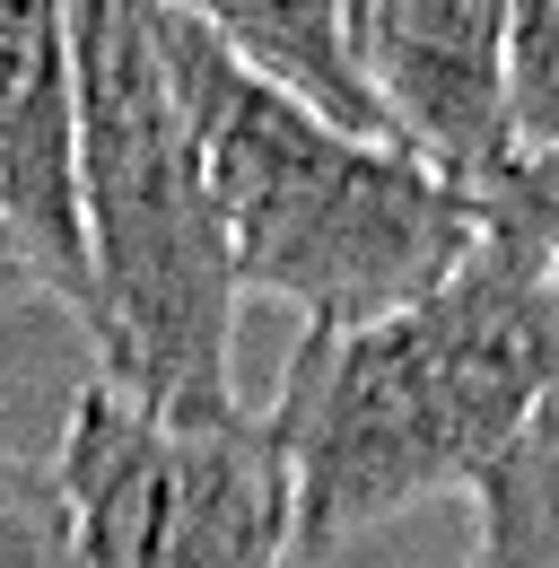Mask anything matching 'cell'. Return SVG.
Wrapping results in <instances>:
<instances>
[{
    "mask_svg": "<svg viewBox=\"0 0 559 568\" xmlns=\"http://www.w3.org/2000/svg\"><path fill=\"white\" fill-rule=\"evenodd\" d=\"M542 412H559V281L481 219V245L437 297L358 333H297L263 412L297 551H333L428 498H472Z\"/></svg>",
    "mask_w": 559,
    "mask_h": 568,
    "instance_id": "1",
    "label": "cell"
},
{
    "mask_svg": "<svg viewBox=\"0 0 559 568\" xmlns=\"http://www.w3.org/2000/svg\"><path fill=\"white\" fill-rule=\"evenodd\" d=\"M157 44L193 114L245 297L288 306L306 333H358L464 272V254L481 245V193L446 184L403 141L315 114L175 9H157Z\"/></svg>",
    "mask_w": 559,
    "mask_h": 568,
    "instance_id": "2",
    "label": "cell"
},
{
    "mask_svg": "<svg viewBox=\"0 0 559 568\" xmlns=\"http://www.w3.org/2000/svg\"><path fill=\"white\" fill-rule=\"evenodd\" d=\"M70 184L96 288V376L166 420L236 412V263L210 202L193 114L149 0H79L70 36Z\"/></svg>",
    "mask_w": 559,
    "mask_h": 568,
    "instance_id": "3",
    "label": "cell"
},
{
    "mask_svg": "<svg viewBox=\"0 0 559 568\" xmlns=\"http://www.w3.org/2000/svg\"><path fill=\"white\" fill-rule=\"evenodd\" d=\"M53 490L70 568H288L297 498L272 420H166L123 385L88 376L70 394Z\"/></svg>",
    "mask_w": 559,
    "mask_h": 568,
    "instance_id": "4",
    "label": "cell"
},
{
    "mask_svg": "<svg viewBox=\"0 0 559 568\" xmlns=\"http://www.w3.org/2000/svg\"><path fill=\"white\" fill-rule=\"evenodd\" d=\"M349 53L385 132L446 184L481 193L516 158L507 132V0H349Z\"/></svg>",
    "mask_w": 559,
    "mask_h": 568,
    "instance_id": "5",
    "label": "cell"
},
{
    "mask_svg": "<svg viewBox=\"0 0 559 568\" xmlns=\"http://www.w3.org/2000/svg\"><path fill=\"white\" fill-rule=\"evenodd\" d=\"M70 36L79 0H0V219L27 254V281L70 324H96L88 245H79V184H70Z\"/></svg>",
    "mask_w": 559,
    "mask_h": 568,
    "instance_id": "6",
    "label": "cell"
},
{
    "mask_svg": "<svg viewBox=\"0 0 559 568\" xmlns=\"http://www.w3.org/2000/svg\"><path fill=\"white\" fill-rule=\"evenodd\" d=\"M157 9L202 27L210 44H227L245 71H263L272 88L306 97L315 114L394 141L376 97H367V79H358V53H349V0H157Z\"/></svg>",
    "mask_w": 559,
    "mask_h": 568,
    "instance_id": "7",
    "label": "cell"
},
{
    "mask_svg": "<svg viewBox=\"0 0 559 568\" xmlns=\"http://www.w3.org/2000/svg\"><path fill=\"white\" fill-rule=\"evenodd\" d=\"M472 568H559V412H542L472 481Z\"/></svg>",
    "mask_w": 559,
    "mask_h": 568,
    "instance_id": "8",
    "label": "cell"
},
{
    "mask_svg": "<svg viewBox=\"0 0 559 568\" xmlns=\"http://www.w3.org/2000/svg\"><path fill=\"white\" fill-rule=\"evenodd\" d=\"M507 132L525 149H559V0H507Z\"/></svg>",
    "mask_w": 559,
    "mask_h": 568,
    "instance_id": "9",
    "label": "cell"
},
{
    "mask_svg": "<svg viewBox=\"0 0 559 568\" xmlns=\"http://www.w3.org/2000/svg\"><path fill=\"white\" fill-rule=\"evenodd\" d=\"M0 568H70L53 464H18L9 446H0Z\"/></svg>",
    "mask_w": 559,
    "mask_h": 568,
    "instance_id": "10",
    "label": "cell"
},
{
    "mask_svg": "<svg viewBox=\"0 0 559 568\" xmlns=\"http://www.w3.org/2000/svg\"><path fill=\"white\" fill-rule=\"evenodd\" d=\"M481 219H489V227H507L516 245H533L542 272L559 281V149L507 158V166L481 184Z\"/></svg>",
    "mask_w": 559,
    "mask_h": 568,
    "instance_id": "11",
    "label": "cell"
},
{
    "mask_svg": "<svg viewBox=\"0 0 559 568\" xmlns=\"http://www.w3.org/2000/svg\"><path fill=\"white\" fill-rule=\"evenodd\" d=\"M18 288H35V281H27V254H18V236H9V219H0V306H9Z\"/></svg>",
    "mask_w": 559,
    "mask_h": 568,
    "instance_id": "12",
    "label": "cell"
}]
</instances>
